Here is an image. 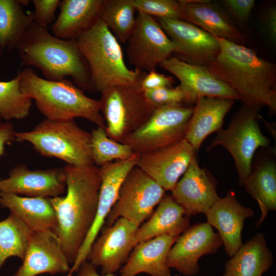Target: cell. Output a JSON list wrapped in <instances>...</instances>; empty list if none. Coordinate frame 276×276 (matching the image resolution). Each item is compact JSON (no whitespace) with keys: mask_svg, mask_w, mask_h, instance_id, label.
I'll use <instances>...</instances> for the list:
<instances>
[{"mask_svg":"<svg viewBox=\"0 0 276 276\" xmlns=\"http://www.w3.org/2000/svg\"><path fill=\"white\" fill-rule=\"evenodd\" d=\"M64 169L66 194L50 200L56 216L53 231L70 264H73L95 218L101 176L99 168L95 165H66Z\"/></svg>","mask_w":276,"mask_h":276,"instance_id":"1","label":"cell"},{"mask_svg":"<svg viewBox=\"0 0 276 276\" xmlns=\"http://www.w3.org/2000/svg\"><path fill=\"white\" fill-rule=\"evenodd\" d=\"M183 20L215 37L243 45L245 37L228 14L210 0H179Z\"/></svg>","mask_w":276,"mask_h":276,"instance_id":"22","label":"cell"},{"mask_svg":"<svg viewBox=\"0 0 276 276\" xmlns=\"http://www.w3.org/2000/svg\"><path fill=\"white\" fill-rule=\"evenodd\" d=\"M90 133L92 158L94 165L98 167L116 160L126 159L135 153L129 145L110 139L105 128L97 127Z\"/></svg>","mask_w":276,"mask_h":276,"instance_id":"34","label":"cell"},{"mask_svg":"<svg viewBox=\"0 0 276 276\" xmlns=\"http://www.w3.org/2000/svg\"><path fill=\"white\" fill-rule=\"evenodd\" d=\"M193 109L182 104L156 108L144 124L121 143L142 154L178 142L184 139Z\"/></svg>","mask_w":276,"mask_h":276,"instance_id":"9","label":"cell"},{"mask_svg":"<svg viewBox=\"0 0 276 276\" xmlns=\"http://www.w3.org/2000/svg\"><path fill=\"white\" fill-rule=\"evenodd\" d=\"M15 141L29 142L41 155L60 159L68 165H94L90 133L79 127L74 119H46L30 131L16 132Z\"/></svg>","mask_w":276,"mask_h":276,"instance_id":"6","label":"cell"},{"mask_svg":"<svg viewBox=\"0 0 276 276\" xmlns=\"http://www.w3.org/2000/svg\"><path fill=\"white\" fill-rule=\"evenodd\" d=\"M136 11L158 19L183 20L180 4L174 0H132Z\"/></svg>","mask_w":276,"mask_h":276,"instance_id":"35","label":"cell"},{"mask_svg":"<svg viewBox=\"0 0 276 276\" xmlns=\"http://www.w3.org/2000/svg\"><path fill=\"white\" fill-rule=\"evenodd\" d=\"M159 65L179 81L185 103H195L201 97L224 98L240 100L238 94L206 67L187 63L171 56Z\"/></svg>","mask_w":276,"mask_h":276,"instance_id":"16","label":"cell"},{"mask_svg":"<svg viewBox=\"0 0 276 276\" xmlns=\"http://www.w3.org/2000/svg\"><path fill=\"white\" fill-rule=\"evenodd\" d=\"M196 152L185 139L140 154L137 167L165 191H172L189 167Z\"/></svg>","mask_w":276,"mask_h":276,"instance_id":"17","label":"cell"},{"mask_svg":"<svg viewBox=\"0 0 276 276\" xmlns=\"http://www.w3.org/2000/svg\"><path fill=\"white\" fill-rule=\"evenodd\" d=\"M171 192L173 199L189 216L205 214L220 199L216 183L199 167L195 156Z\"/></svg>","mask_w":276,"mask_h":276,"instance_id":"20","label":"cell"},{"mask_svg":"<svg viewBox=\"0 0 276 276\" xmlns=\"http://www.w3.org/2000/svg\"><path fill=\"white\" fill-rule=\"evenodd\" d=\"M97 267L86 260L82 262L78 270V276H115L113 273L99 274L96 270Z\"/></svg>","mask_w":276,"mask_h":276,"instance_id":"42","label":"cell"},{"mask_svg":"<svg viewBox=\"0 0 276 276\" xmlns=\"http://www.w3.org/2000/svg\"><path fill=\"white\" fill-rule=\"evenodd\" d=\"M266 32L273 42L276 40V7L272 6L268 8L264 18Z\"/></svg>","mask_w":276,"mask_h":276,"instance_id":"41","label":"cell"},{"mask_svg":"<svg viewBox=\"0 0 276 276\" xmlns=\"http://www.w3.org/2000/svg\"><path fill=\"white\" fill-rule=\"evenodd\" d=\"M217 38V37H216ZM217 58L206 67L234 90L244 106L276 112V64L242 44L217 38Z\"/></svg>","mask_w":276,"mask_h":276,"instance_id":"2","label":"cell"},{"mask_svg":"<svg viewBox=\"0 0 276 276\" xmlns=\"http://www.w3.org/2000/svg\"><path fill=\"white\" fill-rule=\"evenodd\" d=\"M255 214L240 203L234 192H228L205 214L207 222L218 231L227 255L232 257L243 245L242 231L245 220Z\"/></svg>","mask_w":276,"mask_h":276,"instance_id":"21","label":"cell"},{"mask_svg":"<svg viewBox=\"0 0 276 276\" xmlns=\"http://www.w3.org/2000/svg\"><path fill=\"white\" fill-rule=\"evenodd\" d=\"M165 193L163 188L136 166L123 182L118 198L106 218V226L123 217L139 227L152 214Z\"/></svg>","mask_w":276,"mask_h":276,"instance_id":"10","label":"cell"},{"mask_svg":"<svg viewBox=\"0 0 276 276\" xmlns=\"http://www.w3.org/2000/svg\"><path fill=\"white\" fill-rule=\"evenodd\" d=\"M222 245L219 234L207 222L190 226L172 246L167 265L183 275H196L200 270L199 259L204 255L216 252Z\"/></svg>","mask_w":276,"mask_h":276,"instance_id":"14","label":"cell"},{"mask_svg":"<svg viewBox=\"0 0 276 276\" xmlns=\"http://www.w3.org/2000/svg\"><path fill=\"white\" fill-rule=\"evenodd\" d=\"M22 261L13 276L56 274L71 270L60 240L52 230L32 233Z\"/></svg>","mask_w":276,"mask_h":276,"instance_id":"18","label":"cell"},{"mask_svg":"<svg viewBox=\"0 0 276 276\" xmlns=\"http://www.w3.org/2000/svg\"><path fill=\"white\" fill-rule=\"evenodd\" d=\"M189 217L171 195H165L149 220L138 227L136 240L139 243L162 235L177 238L190 226Z\"/></svg>","mask_w":276,"mask_h":276,"instance_id":"26","label":"cell"},{"mask_svg":"<svg viewBox=\"0 0 276 276\" xmlns=\"http://www.w3.org/2000/svg\"><path fill=\"white\" fill-rule=\"evenodd\" d=\"M143 92L146 100L154 109L185 103V95L179 85L175 87L157 88Z\"/></svg>","mask_w":276,"mask_h":276,"instance_id":"36","label":"cell"},{"mask_svg":"<svg viewBox=\"0 0 276 276\" xmlns=\"http://www.w3.org/2000/svg\"><path fill=\"white\" fill-rule=\"evenodd\" d=\"M176 238L162 235L139 242L120 270L121 276H172L167 263L169 252Z\"/></svg>","mask_w":276,"mask_h":276,"instance_id":"23","label":"cell"},{"mask_svg":"<svg viewBox=\"0 0 276 276\" xmlns=\"http://www.w3.org/2000/svg\"><path fill=\"white\" fill-rule=\"evenodd\" d=\"M33 232L12 213L0 221V268L11 257L23 259Z\"/></svg>","mask_w":276,"mask_h":276,"instance_id":"32","label":"cell"},{"mask_svg":"<svg viewBox=\"0 0 276 276\" xmlns=\"http://www.w3.org/2000/svg\"><path fill=\"white\" fill-rule=\"evenodd\" d=\"M141 79L133 84L110 86L101 93L99 100L106 132L118 142L121 143L144 124L155 109L140 88Z\"/></svg>","mask_w":276,"mask_h":276,"instance_id":"7","label":"cell"},{"mask_svg":"<svg viewBox=\"0 0 276 276\" xmlns=\"http://www.w3.org/2000/svg\"><path fill=\"white\" fill-rule=\"evenodd\" d=\"M127 56L134 70L148 72L175 54L176 48L154 17L137 12L129 38Z\"/></svg>","mask_w":276,"mask_h":276,"instance_id":"11","label":"cell"},{"mask_svg":"<svg viewBox=\"0 0 276 276\" xmlns=\"http://www.w3.org/2000/svg\"><path fill=\"white\" fill-rule=\"evenodd\" d=\"M139 226L120 217L102 229L93 243L87 260L101 269L102 274L114 273L126 263L138 243L136 232Z\"/></svg>","mask_w":276,"mask_h":276,"instance_id":"13","label":"cell"},{"mask_svg":"<svg viewBox=\"0 0 276 276\" xmlns=\"http://www.w3.org/2000/svg\"><path fill=\"white\" fill-rule=\"evenodd\" d=\"M21 92L35 101L47 119L54 121L82 118L105 128L99 100L86 96L73 81H52L40 77L31 68L19 71Z\"/></svg>","mask_w":276,"mask_h":276,"instance_id":"4","label":"cell"},{"mask_svg":"<svg viewBox=\"0 0 276 276\" xmlns=\"http://www.w3.org/2000/svg\"><path fill=\"white\" fill-rule=\"evenodd\" d=\"M72 274L73 273H72L71 272H68L66 276H72Z\"/></svg>","mask_w":276,"mask_h":276,"instance_id":"43","label":"cell"},{"mask_svg":"<svg viewBox=\"0 0 276 276\" xmlns=\"http://www.w3.org/2000/svg\"><path fill=\"white\" fill-rule=\"evenodd\" d=\"M221 3L230 16L240 24L247 22L255 5V0H223Z\"/></svg>","mask_w":276,"mask_h":276,"instance_id":"38","label":"cell"},{"mask_svg":"<svg viewBox=\"0 0 276 276\" xmlns=\"http://www.w3.org/2000/svg\"><path fill=\"white\" fill-rule=\"evenodd\" d=\"M19 72L8 81H0V117L7 122L27 117L32 106V99L20 88Z\"/></svg>","mask_w":276,"mask_h":276,"instance_id":"33","label":"cell"},{"mask_svg":"<svg viewBox=\"0 0 276 276\" xmlns=\"http://www.w3.org/2000/svg\"><path fill=\"white\" fill-rule=\"evenodd\" d=\"M234 101L215 97H201L197 100L184 137L196 153L209 134L221 129L224 119Z\"/></svg>","mask_w":276,"mask_h":276,"instance_id":"24","label":"cell"},{"mask_svg":"<svg viewBox=\"0 0 276 276\" xmlns=\"http://www.w3.org/2000/svg\"><path fill=\"white\" fill-rule=\"evenodd\" d=\"M272 254L264 235L257 234L225 263L222 276H262L271 267Z\"/></svg>","mask_w":276,"mask_h":276,"instance_id":"28","label":"cell"},{"mask_svg":"<svg viewBox=\"0 0 276 276\" xmlns=\"http://www.w3.org/2000/svg\"><path fill=\"white\" fill-rule=\"evenodd\" d=\"M65 188L64 168L30 170L21 164L0 180V192L26 197L53 198L60 196Z\"/></svg>","mask_w":276,"mask_h":276,"instance_id":"19","label":"cell"},{"mask_svg":"<svg viewBox=\"0 0 276 276\" xmlns=\"http://www.w3.org/2000/svg\"><path fill=\"white\" fill-rule=\"evenodd\" d=\"M34 8V21L38 26L48 29L55 19L59 0H33Z\"/></svg>","mask_w":276,"mask_h":276,"instance_id":"37","label":"cell"},{"mask_svg":"<svg viewBox=\"0 0 276 276\" xmlns=\"http://www.w3.org/2000/svg\"><path fill=\"white\" fill-rule=\"evenodd\" d=\"M15 133L12 123L0 120V157L4 154L5 146L15 141Z\"/></svg>","mask_w":276,"mask_h":276,"instance_id":"40","label":"cell"},{"mask_svg":"<svg viewBox=\"0 0 276 276\" xmlns=\"http://www.w3.org/2000/svg\"><path fill=\"white\" fill-rule=\"evenodd\" d=\"M135 12L132 0H102L99 18L120 42L125 43L134 29Z\"/></svg>","mask_w":276,"mask_h":276,"instance_id":"31","label":"cell"},{"mask_svg":"<svg viewBox=\"0 0 276 276\" xmlns=\"http://www.w3.org/2000/svg\"><path fill=\"white\" fill-rule=\"evenodd\" d=\"M175 82L173 77L166 76L154 70L146 72L140 81L143 91L164 87H172Z\"/></svg>","mask_w":276,"mask_h":276,"instance_id":"39","label":"cell"},{"mask_svg":"<svg viewBox=\"0 0 276 276\" xmlns=\"http://www.w3.org/2000/svg\"><path fill=\"white\" fill-rule=\"evenodd\" d=\"M76 40L89 67L95 91L101 93L112 86L133 84L145 73L127 67L120 42L99 18Z\"/></svg>","mask_w":276,"mask_h":276,"instance_id":"5","label":"cell"},{"mask_svg":"<svg viewBox=\"0 0 276 276\" xmlns=\"http://www.w3.org/2000/svg\"><path fill=\"white\" fill-rule=\"evenodd\" d=\"M174 44L177 58L190 64L207 66L218 56L217 38L197 26L182 19H158Z\"/></svg>","mask_w":276,"mask_h":276,"instance_id":"15","label":"cell"},{"mask_svg":"<svg viewBox=\"0 0 276 276\" xmlns=\"http://www.w3.org/2000/svg\"><path fill=\"white\" fill-rule=\"evenodd\" d=\"M258 110L243 106L235 114L225 129H221L210 145L226 149L232 156L243 185L252 168V160L260 147H267L270 140L263 134L258 121Z\"/></svg>","mask_w":276,"mask_h":276,"instance_id":"8","label":"cell"},{"mask_svg":"<svg viewBox=\"0 0 276 276\" xmlns=\"http://www.w3.org/2000/svg\"><path fill=\"white\" fill-rule=\"evenodd\" d=\"M246 191L258 202L261 217L257 223L261 225L270 211L276 210V166L267 159L251 169L249 175L242 185Z\"/></svg>","mask_w":276,"mask_h":276,"instance_id":"29","label":"cell"},{"mask_svg":"<svg viewBox=\"0 0 276 276\" xmlns=\"http://www.w3.org/2000/svg\"><path fill=\"white\" fill-rule=\"evenodd\" d=\"M140 154L135 153L124 160H116L99 168L101 176L98 202L93 224L80 248L70 272L77 271L87 260L91 247L103 228L109 212L116 202L121 185L129 172L137 166Z\"/></svg>","mask_w":276,"mask_h":276,"instance_id":"12","label":"cell"},{"mask_svg":"<svg viewBox=\"0 0 276 276\" xmlns=\"http://www.w3.org/2000/svg\"><path fill=\"white\" fill-rule=\"evenodd\" d=\"M0 205L10 210L32 232L53 230L56 216L50 198L30 197L0 192Z\"/></svg>","mask_w":276,"mask_h":276,"instance_id":"27","label":"cell"},{"mask_svg":"<svg viewBox=\"0 0 276 276\" xmlns=\"http://www.w3.org/2000/svg\"><path fill=\"white\" fill-rule=\"evenodd\" d=\"M26 0H0V48L8 51L16 48L29 25L34 21L32 12L26 13Z\"/></svg>","mask_w":276,"mask_h":276,"instance_id":"30","label":"cell"},{"mask_svg":"<svg viewBox=\"0 0 276 276\" xmlns=\"http://www.w3.org/2000/svg\"><path fill=\"white\" fill-rule=\"evenodd\" d=\"M102 0H63L60 13L52 25L53 35L64 39H76L99 19Z\"/></svg>","mask_w":276,"mask_h":276,"instance_id":"25","label":"cell"},{"mask_svg":"<svg viewBox=\"0 0 276 276\" xmlns=\"http://www.w3.org/2000/svg\"><path fill=\"white\" fill-rule=\"evenodd\" d=\"M16 48L22 64L40 69L46 79L58 81L71 77L73 82L83 90L95 91L89 67L76 39L57 38L33 21Z\"/></svg>","mask_w":276,"mask_h":276,"instance_id":"3","label":"cell"}]
</instances>
